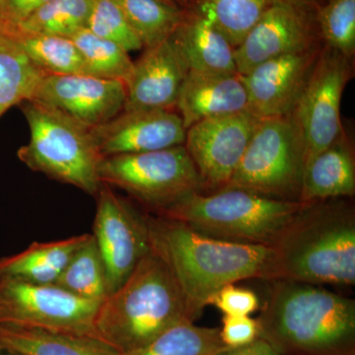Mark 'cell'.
Instances as JSON below:
<instances>
[{"mask_svg":"<svg viewBox=\"0 0 355 355\" xmlns=\"http://www.w3.org/2000/svg\"><path fill=\"white\" fill-rule=\"evenodd\" d=\"M146 218L151 250L169 268L197 319L222 287L272 277V247L216 239L155 214Z\"/></svg>","mask_w":355,"mask_h":355,"instance_id":"cell-1","label":"cell"},{"mask_svg":"<svg viewBox=\"0 0 355 355\" xmlns=\"http://www.w3.org/2000/svg\"><path fill=\"white\" fill-rule=\"evenodd\" d=\"M268 282L260 338L282 355H355L354 299L304 282Z\"/></svg>","mask_w":355,"mask_h":355,"instance_id":"cell-2","label":"cell"},{"mask_svg":"<svg viewBox=\"0 0 355 355\" xmlns=\"http://www.w3.org/2000/svg\"><path fill=\"white\" fill-rule=\"evenodd\" d=\"M272 248V280L355 284V209L349 198L303 202Z\"/></svg>","mask_w":355,"mask_h":355,"instance_id":"cell-3","label":"cell"},{"mask_svg":"<svg viewBox=\"0 0 355 355\" xmlns=\"http://www.w3.org/2000/svg\"><path fill=\"white\" fill-rule=\"evenodd\" d=\"M196 320L169 268L151 250L103 301L95 331L98 338L123 354L148 345L177 324Z\"/></svg>","mask_w":355,"mask_h":355,"instance_id":"cell-4","label":"cell"},{"mask_svg":"<svg viewBox=\"0 0 355 355\" xmlns=\"http://www.w3.org/2000/svg\"><path fill=\"white\" fill-rule=\"evenodd\" d=\"M302 205L226 187L193 193L155 216L182 222L216 239L272 247Z\"/></svg>","mask_w":355,"mask_h":355,"instance_id":"cell-5","label":"cell"},{"mask_svg":"<svg viewBox=\"0 0 355 355\" xmlns=\"http://www.w3.org/2000/svg\"><path fill=\"white\" fill-rule=\"evenodd\" d=\"M30 128L29 142L17 156L32 171L96 196L102 186V155L90 128L48 105L28 100L19 105Z\"/></svg>","mask_w":355,"mask_h":355,"instance_id":"cell-6","label":"cell"},{"mask_svg":"<svg viewBox=\"0 0 355 355\" xmlns=\"http://www.w3.org/2000/svg\"><path fill=\"white\" fill-rule=\"evenodd\" d=\"M98 176L102 184L125 191L154 214L203 191L197 168L184 146L104 157Z\"/></svg>","mask_w":355,"mask_h":355,"instance_id":"cell-7","label":"cell"},{"mask_svg":"<svg viewBox=\"0 0 355 355\" xmlns=\"http://www.w3.org/2000/svg\"><path fill=\"white\" fill-rule=\"evenodd\" d=\"M304 169V148L291 116L261 119L226 187L299 202Z\"/></svg>","mask_w":355,"mask_h":355,"instance_id":"cell-8","label":"cell"},{"mask_svg":"<svg viewBox=\"0 0 355 355\" xmlns=\"http://www.w3.org/2000/svg\"><path fill=\"white\" fill-rule=\"evenodd\" d=\"M101 304L57 284L0 279V324L97 336L96 318Z\"/></svg>","mask_w":355,"mask_h":355,"instance_id":"cell-9","label":"cell"},{"mask_svg":"<svg viewBox=\"0 0 355 355\" xmlns=\"http://www.w3.org/2000/svg\"><path fill=\"white\" fill-rule=\"evenodd\" d=\"M352 72V60L323 46L302 93L288 114L302 141L305 165L342 132L340 104Z\"/></svg>","mask_w":355,"mask_h":355,"instance_id":"cell-10","label":"cell"},{"mask_svg":"<svg viewBox=\"0 0 355 355\" xmlns=\"http://www.w3.org/2000/svg\"><path fill=\"white\" fill-rule=\"evenodd\" d=\"M96 197L92 235L106 266L111 294L151 251L148 224L146 214H140L111 187L102 184Z\"/></svg>","mask_w":355,"mask_h":355,"instance_id":"cell-11","label":"cell"},{"mask_svg":"<svg viewBox=\"0 0 355 355\" xmlns=\"http://www.w3.org/2000/svg\"><path fill=\"white\" fill-rule=\"evenodd\" d=\"M260 120L241 112L200 121L187 130L184 146L197 168L203 193L227 186Z\"/></svg>","mask_w":355,"mask_h":355,"instance_id":"cell-12","label":"cell"},{"mask_svg":"<svg viewBox=\"0 0 355 355\" xmlns=\"http://www.w3.org/2000/svg\"><path fill=\"white\" fill-rule=\"evenodd\" d=\"M320 44L315 8L277 0L235 49L237 72L246 76L266 60Z\"/></svg>","mask_w":355,"mask_h":355,"instance_id":"cell-13","label":"cell"},{"mask_svg":"<svg viewBox=\"0 0 355 355\" xmlns=\"http://www.w3.org/2000/svg\"><path fill=\"white\" fill-rule=\"evenodd\" d=\"M32 100L57 109L92 128L121 113L127 100L125 84L89 74L44 76Z\"/></svg>","mask_w":355,"mask_h":355,"instance_id":"cell-14","label":"cell"},{"mask_svg":"<svg viewBox=\"0 0 355 355\" xmlns=\"http://www.w3.org/2000/svg\"><path fill=\"white\" fill-rule=\"evenodd\" d=\"M323 44L287 53L257 65L243 76L249 112L259 119L286 116L302 93Z\"/></svg>","mask_w":355,"mask_h":355,"instance_id":"cell-15","label":"cell"},{"mask_svg":"<svg viewBox=\"0 0 355 355\" xmlns=\"http://www.w3.org/2000/svg\"><path fill=\"white\" fill-rule=\"evenodd\" d=\"M186 132L174 110L123 111L111 121L90 128L103 158L184 146Z\"/></svg>","mask_w":355,"mask_h":355,"instance_id":"cell-16","label":"cell"},{"mask_svg":"<svg viewBox=\"0 0 355 355\" xmlns=\"http://www.w3.org/2000/svg\"><path fill=\"white\" fill-rule=\"evenodd\" d=\"M189 70L174 37L146 49L141 57L133 62L132 74L125 83L123 111L175 110Z\"/></svg>","mask_w":355,"mask_h":355,"instance_id":"cell-17","label":"cell"},{"mask_svg":"<svg viewBox=\"0 0 355 355\" xmlns=\"http://www.w3.org/2000/svg\"><path fill=\"white\" fill-rule=\"evenodd\" d=\"M175 109L186 130L207 119L249 112L243 76L239 73H205L190 69Z\"/></svg>","mask_w":355,"mask_h":355,"instance_id":"cell-18","label":"cell"},{"mask_svg":"<svg viewBox=\"0 0 355 355\" xmlns=\"http://www.w3.org/2000/svg\"><path fill=\"white\" fill-rule=\"evenodd\" d=\"M354 195V150L343 130L330 146L305 165L299 202L352 198Z\"/></svg>","mask_w":355,"mask_h":355,"instance_id":"cell-19","label":"cell"},{"mask_svg":"<svg viewBox=\"0 0 355 355\" xmlns=\"http://www.w3.org/2000/svg\"><path fill=\"white\" fill-rule=\"evenodd\" d=\"M173 37L190 69L205 73H238L235 49L196 7L186 9L183 22Z\"/></svg>","mask_w":355,"mask_h":355,"instance_id":"cell-20","label":"cell"},{"mask_svg":"<svg viewBox=\"0 0 355 355\" xmlns=\"http://www.w3.org/2000/svg\"><path fill=\"white\" fill-rule=\"evenodd\" d=\"M0 347L21 355H121L93 336L0 324Z\"/></svg>","mask_w":355,"mask_h":355,"instance_id":"cell-21","label":"cell"},{"mask_svg":"<svg viewBox=\"0 0 355 355\" xmlns=\"http://www.w3.org/2000/svg\"><path fill=\"white\" fill-rule=\"evenodd\" d=\"M90 234L51 242H34L25 251L0 258V279L55 284L77 250Z\"/></svg>","mask_w":355,"mask_h":355,"instance_id":"cell-22","label":"cell"},{"mask_svg":"<svg viewBox=\"0 0 355 355\" xmlns=\"http://www.w3.org/2000/svg\"><path fill=\"white\" fill-rule=\"evenodd\" d=\"M44 76L13 38L0 33V119L32 100Z\"/></svg>","mask_w":355,"mask_h":355,"instance_id":"cell-23","label":"cell"},{"mask_svg":"<svg viewBox=\"0 0 355 355\" xmlns=\"http://www.w3.org/2000/svg\"><path fill=\"white\" fill-rule=\"evenodd\" d=\"M144 49L171 38L183 22L186 9L176 0H114Z\"/></svg>","mask_w":355,"mask_h":355,"instance_id":"cell-24","label":"cell"},{"mask_svg":"<svg viewBox=\"0 0 355 355\" xmlns=\"http://www.w3.org/2000/svg\"><path fill=\"white\" fill-rule=\"evenodd\" d=\"M8 36L46 76L86 74L83 55L70 38L20 31Z\"/></svg>","mask_w":355,"mask_h":355,"instance_id":"cell-25","label":"cell"},{"mask_svg":"<svg viewBox=\"0 0 355 355\" xmlns=\"http://www.w3.org/2000/svg\"><path fill=\"white\" fill-rule=\"evenodd\" d=\"M55 284L95 302L102 303L108 297L106 266L92 234L72 256Z\"/></svg>","mask_w":355,"mask_h":355,"instance_id":"cell-26","label":"cell"},{"mask_svg":"<svg viewBox=\"0 0 355 355\" xmlns=\"http://www.w3.org/2000/svg\"><path fill=\"white\" fill-rule=\"evenodd\" d=\"M277 0H197L198 9L236 49Z\"/></svg>","mask_w":355,"mask_h":355,"instance_id":"cell-27","label":"cell"},{"mask_svg":"<svg viewBox=\"0 0 355 355\" xmlns=\"http://www.w3.org/2000/svg\"><path fill=\"white\" fill-rule=\"evenodd\" d=\"M226 347L219 329L186 322L166 331L148 345L121 355H214Z\"/></svg>","mask_w":355,"mask_h":355,"instance_id":"cell-28","label":"cell"},{"mask_svg":"<svg viewBox=\"0 0 355 355\" xmlns=\"http://www.w3.org/2000/svg\"><path fill=\"white\" fill-rule=\"evenodd\" d=\"M70 39L83 55L86 74L128 83L133 69L130 53L109 40L96 36L86 28Z\"/></svg>","mask_w":355,"mask_h":355,"instance_id":"cell-29","label":"cell"},{"mask_svg":"<svg viewBox=\"0 0 355 355\" xmlns=\"http://www.w3.org/2000/svg\"><path fill=\"white\" fill-rule=\"evenodd\" d=\"M93 2L94 0H50L21 23L15 31L70 38L86 28Z\"/></svg>","mask_w":355,"mask_h":355,"instance_id":"cell-30","label":"cell"},{"mask_svg":"<svg viewBox=\"0 0 355 355\" xmlns=\"http://www.w3.org/2000/svg\"><path fill=\"white\" fill-rule=\"evenodd\" d=\"M315 19L324 48L352 60L355 53V0H324L315 7Z\"/></svg>","mask_w":355,"mask_h":355,"instance_id":"cell-31","label":"cell"},{"mask_svg":"<svg viewBox=\"0 0 355 355\" xmlns=\"http://www.w3.org/2000/svg\"><path fill=\"white\" fill-rule=\"evenodd\" d=\"M86 29L96 36L109 40L130 53L144 49L128 24L125 14L114 0H94Z\"/></svg>","mask_w":355,"mask_h":355,"instance_id":"cell-32","label":"cell"},{"mask_svg":"<svg viewBox=\"0 0 355 355\" xmlns=\"http://www.w3.org/2000/svg\"><path fill=\"white\" fill-rule=\"evenodd\" d=\"M224 316H250L260 308V298L256 292L245 287L228 284L217 291L210 301Z\"/></svg>","mask_w":355,"mask_h":355,"instance_id":"cell-33","label":"cell"},{"mask_svg":"<svg viewBox=\"0 0 355 355\" xmlns=\"http://www.w3.org/2000/svg\"><path fill=\"white\" fill-rule=\"evenodd\" d=\"M219 335L226 347H243L259 338L258 322L250 316H224Z\"/></svg>","mask_w":355,"mask_h":355,"instance_id":"cell-34","label":"cell"},{"mask_svg":"<svg viewBox=\"0 0 355 355\" xmlns=\"http://www.w3.org/2000/svg\"><path fill=\"white\" fill-rule=\"evenodd\" d=\"M48 1L50 0H3V34H12L21 23Z\"/></svg>","mask_w":355,"mask_h":355,"instance_id":"cell-35","label":"cell"},{"mask_svg":"<svg viewBox=\"0 0 355 355\" xmlns=\"http://www.w3.org/2000/svg\"><path fill=\"white\" fill-rule=\"evenodd\" d=\"M214 355H282L270 343L259 336L254 342L239 347H226Z\"/></svg>","mask_w":355,"mask_h":355,"instance_id":"cell-36","label":"cell"},{"mask_svg":"<svg viewBox=\"0 0 355 355\" xmlns=\"http://www.w3.org/2000/svg\"><path fill=\"white\" fill-rule=\"evenodd\" d=\"M279 1L286 2V3L294 4V6L311 7L315 8L317 6L324 1V0H279Z\"/></svg>","mask_w":355,"mask_h":355,"instance_id":"cell-37","label":"cell"},{"mask_svg":"<svg viewBox=\"0 0 355 355\" xmlns=\"http://www.w3.org/2000/svg\"><path fill=\"white\" fill-rule=\"evenodd\" d=\"M179 6L184 9H191L195 7L197 0H177Z\"/></svg>","mask_w":355,"mask_h":355,"instance_id":"cell-38","label":"cell"},{"mask_svg":"<svg viewBox=\"0 0 355 355\" xmlns=\"http://www.w3.org/2000/svg\"><path fill=\"white\" fill-rule=\"evenodd\" d=\"M0 33H4L3 24V0H0Z\"/></svg>","mask_w":355,"mask_h":355,"instance_id":"cell-39","label":"cell"},{"mask_svg":"<svg viewBox=\"0 0 355 355\" xmlns=\"http://www.w3.org/2000/svg\"><path fill=\"white\" fill-rule=\"evenodd\" d=\"M0 355H21L16 354V352H11V350L4 349V347H0Z\"/></svg>","mask_w":355,"mask_h":355,"instance_id":"cell-40","label":"cell"},{"mask_svg":"<svg viewBox=\"0 0 355 355\" xmlns=\"http://www.w3.org/2000/svg\"><path fill=\"white\" fill-rule=\"evenodd\" d=\"M176 1H177V0H176ZM177 2H178V1H177Z\"/></svg>","mask_w":355,"mask_h":355,"instance_id":"cell-41","label":"cell"}]
</instances>
